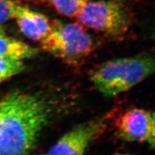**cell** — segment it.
Segmentation results:
<instances>
[{
    "instance_id": "6da1fadb",
    "label": "cell",
    "mask_w": 155,
    "mask_h": 155,
    "mask_svg": "<svg viewBox=\"0 0 155 155\" xmlns=\"http://www.w3.org/2000/svg\"><path fill=\"white\" fill-rule=\"evenodd\" d=\"M45 98L16 90L0 100V155H28L51 116Z\"/></svg>"
},
{
    "instance_id": "7a4b0ae2",
    "label": "cell",
    "mask_w": 155,
    "mask_h": 155,
    "mask_svg": "<svg viewBox=\"0 0 155 155\" xmlns=\"http://www.w3.org/2000/svg\"><path fill=\"white\" fill-rule=\"evenodd\" d=\"M154 60L149 54L115 58L92 71L91 81L103 96L114 97L127 92L153 74Z\"/></svg>"
},
{
    "instance_id": "3957f363",
    "label": "cell",
    "mask_w": 155,
    "mask_h": 155,
    "mask_svg": "<svg viewBox=\"0 0 155 155\" xmlns=\"http://www.w3.org/2000/svg\"><path fill=\"white\" fill-rule=\"evenodd\" d=\"M41 46L45 51L63 61L76 62L92 53L94 42L81 25L55 20Z\"/></svg>"
},
{
    "instance_id": "277c9868",
    "label": "cell",
    "mask_w": 155,
    "mask_h": 155,
    "mask_svg": "<svg viewBox=\"0 0 155 155\" xmlns=\"http://www.w3.org/2000/svg\"><path fill=\"white\" fill-rule=\"evenodd\" d=\"M76 19L83 27L111 35L126 33L131 24L127 9L121 2L112 0L89 1Z\"/></svg>"
},
{
    "instance_id": "5b68a950",
    "label": "cell",
    "mask_w": 155,
    "mask_h": 155,
    "mask_svg": "<svg viewBox=\"0 0 155 155\" xmlns=\"http://www.w3.org/2000/svg\"><path fill=\"white\" fill-rule=\"evenodd\" d=\"M116 128L121 139L128 141L147 143L154 148V114L150 110L139 108L127 110L117 119Z\"/></svg>"
},
{
    "instance_id": "8992f818",
    "label": "cell",
    "mask_w": 155,
    "mask_h": 155,
    "mask_svg": "<svg viewBox=\"0 0 155 155\" xmlns=\"http://www.w3.org/2000/svg\"><path fill=\"white\" fill-rule=\"evenodd\" d=\"M106 117L84 122L64 134L50 149L48 155H84L89 145L104 131Z\"/></svg>"
},
{
    "instance_id": "52a82bcc",
    "label": "cell",
    "mask_w": 155,
    "mask_h": 155,
    "mask_svg": "<svg viewBox=\"0 0 155 155\" xmlns=\"http://www.w3.org/2000/svg\"><path fill=\"white\" fill-rule=\"evenodd\" d=\"M17 26L25 37L41 42L49 33L52 22L45 15L21 6L15 17Z\"/></svg>"
},
{
    "instance_id": "ba28073f",
    "label": "cell",
    "mask_w": 155,
    "mask_h": 155,
    "mask_svg": "<svg viewBox=\"0 0 155 155\" xmlns=\"http://www.w3.org/2000/svg\"><path fill=\"white\" fill-rule=\"evenodd\" d=\"M38 50L16 39L0 38V57H8L22 60L38 55Z\"/></svg>"
},
{
    "instance_id": "9c48e42d",
    "label": "cell",
    "mask_w": 155,
    "mask_h": 155,
    "mask_svg": "<svg viewBox=\"0 0 155 155\" xmlns=\"http://www.w3.org/2000/svg\"><path fill=\"white\" fill-rule=\"evenodd\" d=\"M48 2L59 14L76 18L89 0H48Z\"/></svg>"
},
{
    "instance_id": "30bf717a",
    "label": "cell",
    "mask_w": 155,
    "mask_h": 155,
    "mask_svg": "<svg viewBox=\"0 0 155 155\" xmlns=\"http://www.w3.org/2000/svg\"><path fill=\"white\" fill-rule=\"evenodd\" d=\"M25 65L22 60L0 57V84L10 78L22 73Z\"/></svg>"
},
{
    "instance_id": "8fae6325",
    "label": "cell",
    "mask_w": 155,
    "mask_h": 155,
    "mask_svg": "<svg viewBox=\"0 0 155 155\" xmlns=\"http://www.w3.org/2000/svg\"><path fill=\"white\" fill-rule=\"evenodd\" d=\"M21 5L12 0H0V24L15 19Z\"/></svg>"
},
{
    "instance_id": "7c38bea8",
    "label": "cell",
    "mask_w": 155,
    "mask_h": 155,
    "mask_svg": "<svg viewBox=\"0 0 155 155\" xmlns=\"http://www.w3.org/2000/svg\"><path fill=\"white\" fill-rule=\"evenodd\" d=\"M2 37H5V32L3 28L0 26V38H2Z\"/></svg>"
},
{
    "instance_id": "4fadbf2b",
    "label": "cell",
    "mask_w": 155,
    "mask_h": 155,
    "mask_svg": "<svg viewBox=\"0 0 155 155\" xmlns=\"http://www.w3.org/2000/svg\"><path fill=\"white\" fill-rule=\"evenodd\" d=\"M112 1H116V2H122L124 0H112Z\"/></svg>"
},
{
    "instance_id": "5bb4252c",
    "label": "cell",
    "mask_w": 155,
    "mask_h": 155,
    "mask_svg": "<svg viewBox=\"0 0 155 155\" xmlns=\"http://www.w3.org/2000/svg\"><path fill=\"white\" fill-rule=\"evenodd\" d=\"M114 155H131V154H116Z\"/></svg>"
},
{
    "instance_id": "9a60e30c",
    "label": "cell",
    "mask_w": 155,
    "mask_h": 155,
    "mask_svg": "<svg viewBox=\"0 0 155 155\" xmlns=\"http://www.w3.org/2000/svg\"><path fill=\"white\" fill-rule=\"evenodd\" d=\"M43 155H48V154H43Z\"/></svg>"
}]
</instances>
